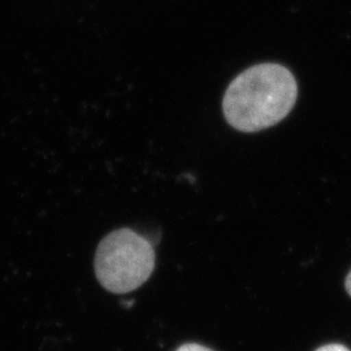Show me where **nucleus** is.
I'll use <instances>...</instances> for the list:
<instances>
[{
  "label": "nucleus",
  "mask_w": 351,
  "mask_h": 351,
  "mask_svg": "<svg viewBox=\"0 0 351 351\" xmlns=\"http://www.w3.org/2000/svg\"><path fill=\"white\" fill-rule=\"evenodd\" d=\"M316 351H350L348 348L339 345V343H330V345H326Z\"/></svg>",
  "instance_id": "20e7f679"
},
{
  "label": "nucleus",
  "mask_w": 351,
  "mask_h": 351,
  "mask_svg": "<svg viewBox=\"0 0 351 351\" xmlns=\"http://www.w3.org/2000/svg\"><path fill=\"white\" fill-rule=\"evenodd\" d=\"M297 98L298 85L287 66L256 64L229 84L223 98V112L232 128L255 133L284 120Z\"/></svg>",
  "instance_id": "f257e3e1"
},
{
  "label": "nucleus",
  "mask_w": 351,
  "mask_h": 351,
  "mask_svg": "<svg viewBox=\"0 0 351 351\" xmlns=\"http://www.w3.org/2000/svg\"><path fill=\"white\" fill-rule=\"evenodd\" d=\"M345 287H346V290H348V293L351 295V272L349 274V276L346 278V282H345Z\"/></svg>",
  "instance_id": "39448f33"
},
{
  "label": "nucleus",
  "mask_w": 351,
  "mask_h": 351,
  "mask_svg": "<svg viewBox=\"0 0 351 351\" xmlns=\"http://www.w3.org/2000/svg\"><path fill=\"white\" fill-rule=\"evenodd\" d=\"M176 351H213L206 346H202L198 343H186V345H182L181 348H178Z\"/></svg>",
  "instance_id": "7ed1b4c3"
},
{
  "label": "nucleus",
  "mask_w": 351,
  "mask_h": 351,
  "mask_svg": "<svg viewBox=\"0 0 351 351\" xmlns=\"http://www.w3.org/2000/svg\"><path fill=\"white\" fill-rule=\"evenodd\" d=\"M154 268L155 251L150 241L128 228L106 236L95 252V276L113 294L138 289L149 280Z\"/></svg>",
  "instance_id": "f03ea898"
}]
</instances>
